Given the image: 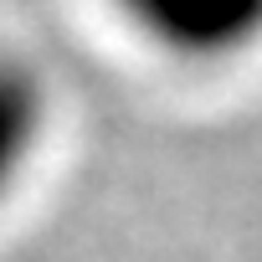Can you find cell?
Wrapping results in <instances>:
<instances>
[{
    "label": "cell",
    "instance_id": "obj_2",
    "mask_svg": "<svg viewBox=\"0 0 262 262\" xmlns=\"http://www.w3.org/2000/svg\"><path fill=\"white\" fill-rule=\"evenodd\" d=\"M47 123V93L41 77L26 62L0 57V195H6L21 175V165L31 160L36 139Z\"/></svg>",
    "mask_w": 262,
    "mask_h": 262
},
{
    "label": "cell",
    "instance_id": "obj_1",
    "mask_svg": "<svg viewBox=\"0 0 262 262\" xmlns=\"http://www.w3.org/2000/svg\"><path fill=\"white\" fill-rule=\"evenodd\" d=\"M155 41L185 57H221L262 36V0H118Z\"/></svg>",
    "mask_w": 262,
    "mask_h": 262
}]
</instances>
